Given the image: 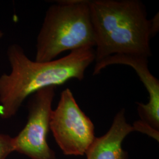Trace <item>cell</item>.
<instances>
[{
    "mask_svg": "<svg viewBox=\"0 0 159 159\" xmlns=\"http://www.w3.org/2000/svg\"><path fill=\"white\" fill-rule=\"evenodd\" d=\"M148 57L133 54H116L96 63L93 75L100 74L103 69L115 64L130 66L134 70L148 93L147 104L136 102L140 120L159 131V81L150 71Z\"/></svg>",
    "mask_w": 159,
    "mask_h": 159,
    "instance_id": "obj_6",
    "label": "cell"
},
{
    "mask_svg": "<svg viewBox=\"0 0 159 159\" xmlns=\"http://www.w3.org/2000/svg\"><path fill=\"white\" fill-rule=\"evenodd\" d=\"M95 39V61L116 54L151 57L150 40L159 29V12L148 18L139 0H89Z\"/></svg>",
    "mask_w": 159,
    "mask_h": 159,
    "instance_id": "obj_2",
    "label": "cell"
},
{
    "mask_svg": "<svg viewBox=\"0 0 159 159\" xmlns=\"http://www.w3.org/2000/svg\"><path fill=\"white\" fill-rule=\"evenodd\" d=\"M14 152L13 137L7 134H0V159H6Z\"/></svg>",
    "mask_w": 159,
    "mask_h": 159,
    "instance_id": "obj_8",
    "label": "cell"
},
{
    "mask_svg": "<svg viewBox=\"0 0 159 159\" xmlns=\"http://www.w3.org/2000/svg\"><path fill=\"white\" fill-rule=\"evenodd\" d=\"M132 126L133 127L134 131H139L143 134H146V135L153 138L154 140L159 142V131L154 129L153 128L143 122L141 120H137L133 123Z\"/></svg>",
    "mask_w": 159,
    "mask_h": 159,
    "instance_id": "obj_9",
    "label": "cell"
},
{
    "mask_svg": "<svg viewBox=\"0 0 159 159\" xmlns=\"http://www.w3.org/2000/svg\"><path fill=\"white\" fill-rule=\"evenodd\" d=\"M55 140L65 155L83 156L95 139L94 125L80 108L73 93L66 89L50 121Z\"/></svg>",
    "mask_w": 159,
    "mask_h": 159,
    "instance_id": "obj_4",
    "label": "cell"
},
{
    "mask_svg": "<svg viewBox=\"0 0 159 159\" xmlns=\"http://www.w3.org/2000/svg\"><path fill=\"white\" fill-rule=\"evenodd\" d=\"M7 54L11 72L0 76V116L4 119L14 116L25 100L40 90L71 80L81 81L95 61L94 48L71 51L61 58L43 63L31 60L16 44L8 47Z\"/></svg>",
    "mask_w": 159,
    "mask_h": 159,
    "instance_id": "obj_1",
    "label": "cell"
},
{
    "mask_svg": "<svg viewBox=\"0 0 159 159\" xmlns=\"http://www.w3.org/2000/svg\"><path fill=\"white\" fill-rule=\"evenodd\" d=\"M56 88L41 89L31 96L27 123L13 137L14 152L31 159H57L47 140Z\"/></svg>",
    "mask_w": 159,
    "mask_h": 159,
    "instance_id": "obj_5",
    "label": "cell"
},
{
    "mask_svg": "<svg viewBox=\"0 0 159 159\" xmlns=\"http://www.w3.org/2000/svg\"><path fill=\"white\" fill-rule=\"evenodd\" d=\"M125 114V109H121L115 115L108 131L95 137L85 152L87 159H127L128 154L122 148V143L134 130L127 123Z\"/></svg>",
    "mask_w": 159,
    "mask_h": 159,
    "instance_id": "obj_7",
    "label": "cell"
},
{
    "mask_svg": "<svg viewBox=\"0 0 159 159\" xmlns=\"http://www.w3.org/2000/svg\"><path fill=\"white\" fill-rule=\"evenodd\" d=\"M89 0H63L50 6L36 43L35 61L48 62L65 51L94 48Z\"/></svg>",
    "mask_w": 159,
    "mask_h": 159,
    "instance_id": "obj_3",
    "label": "cell"
},
{
    "mask_svg": "<svg viewBox=\"0 0 159 159\" xmlns=\"http://www.w3.org/2000/svg\"><path fill=\"white\" fill-rule=\"evenodd\" d=\"M3 36H4V33H3V32H2V31H1L0 30V40H1V39L3 37Z\"/></svg>",
    "mask_w": 159,
    "mask_h": 159,
    "instance_id": "obj_10",
    "label": "cell"
}]
</instances>
